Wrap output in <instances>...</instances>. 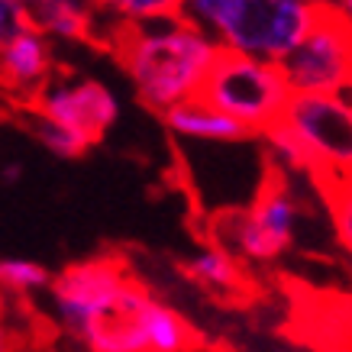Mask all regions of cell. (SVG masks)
Instances as JSON below:
<instances>
[{
  "label": "cell",
  "instance_id": "obj_8",
  "mask_svg": "<svg viewBox=\"0 0 352 352\" xmlns=\"http://www.w3.org/2000/svg\"><path fill=\"white\" fill-rule=\"evenodd\" d=\"M23 107V104H20ZM26 107L39 110L55 123L68 126L72 133L85 139L87 146L104 142L113 123L120 120V100L104 81L87 75H68V78H49L45 87L32 97Z\"/></svg>",
  "mask_w": 352,
  "mask_h": 352
},
{
  "label": "cell",
  "instance_id": "obj_12",
  "mask_svg": "<svg viewBox=\"0 0 352 352\" xmlns=\"http://www.w3.org/2000/svg\"><path fill=\"white\" fill-rule=\"evenodd\" d=\"M300 336L320 352H333L352 342V300L340 294H310L294 307Z\"/></svg>",
  "mask_w": 352,
  "mask_h": 352
},
{
  "label": "cell",
  "instance_id": "obj_11",
  "mask_svg": "<svg viewBox=\"0 0 352 352\" xmlns=\"http://www.w3.org/2000/svg\"><path fill=\"white\" fill-rule=\"evenodd\" d=\"M178 272H182L191 285L210 291V294H220V298L239 300L243 294H249L252 281L245 275V262L236 258L230 249L217 243H207L204 249H197L194 256L182 258L178 262Z\"/></svg>",
  "mask_w": 352,
  "mask_h": 352
},
{
  "label": "cell",
  "instance_id": "obj_9",
  "mask_svg": "<svg viewBox=\"0 0 352 352\" xmlns=\"http://www.w3.org/2000/svg\"><path fill=\"white\" fill-rule=\"evenodd\" d=\"M52 75H55L52 43L36 26H26L13 39L0 45V91L10 97L16 107L30 104Z\"/></svg>",
  "mask_w": 352,
  "mask_h": 352
},
{
  "label": "cell",
  "instance_id": "obj_13",
  "mask_svg": "<svg viewBox=\"0 0 352 352\" xmlns=\"http://www.w3.org/2000/svg\"><path fill=\"white\" fill-rule=\"evenodd\" d=\"M30 26L62 43H97V10L91 0H26Z\"/></svg>",
  "mask_w": 352,
  "mask_h": 352
},
{
  "label": "cell",
  "instance_id": "obj_14",
  "mask_svg": "<svg viewBox=\"0 0 352 352\" xmlns=\"http://www.w3.org/2000/svg\"><path fill=\"white\" fill-rule=\"evenodd\" d=\"M20 110H23V123H26V129L32 133V139H36L45 152H52L55 159H81V155L91 149L78 133H72V129L62 126V123H55L52 117H45V113L26 107V104H23Z\"/></svg>",
  "mask_w": 352,
  "mask_h": 352
},
{
  "label": "cell",
  "instance_id": "obj_7",
  "mask_svg": "<svg viewBox=\"0 0 352 352\" xmlns=\"http://www.w3.org/2000/svg\"><path fill=\"white\" fill-rule=\"evenodd\" d=\"M133 278V268L123 256H91L81 262L65 265L49 281V298H52L55 320L68 336H75L100 307H107Z\"/></svg>",
  "mask_w": 352,
  "mask_h": 352
},
{
  "label": "cell",
  "instance_id": "obj_10",
  "mask_svg": "<svg viewBox=\"0 0 352 352\" xmlns=\"http://www.w3.org/2000/svg\"><path fill=\"white\" fill-rule=\"evenodd\" d=\"M165 129L178 139H191V142H210V146H239V142H252L258 139L249 126H243L239 120L230 113L217 110L214 104H207L201 94L184 97L178 104H171L168 110L159 113Z\"/></svg>",
  "mask_w": 352,
  "mask_h": 352
},
{
  "label": "cell",
  "instance_id": "obj_23",
  "mask_svg": "<svg viewBox=\"0 0 352 352\" xmlns=\"http://www.w3.org/2000/svg\"><path fill=\"white\" fill-rule=\"evenodd\" d=\"M23 3H26V0H23Z\"/></svg>",
  "mask_w": 352,
  "mask_h": 352
},
{
  "label": "cell",
  "instance_id": "obj_21",
  "mask_svg": "<svg viewBox=\"0 0 352 352\" xmlns=\"http://www.w3.org/2000/svg\"><path fill=\"white\" fill-rule=\"evenodd\" d=\"M20 175H23L20 165H10V168H3V178H7V182H16Z\"/></svg>",
  "mask_w": 352,
  "mask_h": 352
},
{
  "label": "cell",
  "instance_id": "obj_18",
  "mask_svg": "<svg viewBox=\"0 0 352 352\" xmlns=\"http://www.w3.org/2000/svg\"><path fill=\"white\" fill-rule=\"evenodd\" d=\"M26 26H30L26 3L23 0H0V45L7 43V39H13Z\"/></svg>",
  "mask_w": 352,
  "mask_h": 352
},
{
  "label": "cell",
  "instance_id": "obj_16",
  "mask_svg": "<svg viewBox=\"0 0 352 352\" xmlns=\"http://www.w3.org/2000/svg\"><path fill=\"white\" fill-rule=\"evenodd\" d=\"M49 281H52V272L36 258H0V291L3 294H16V298L39 294L49 288Z\"/></svg>",
  "mask_w": 352,
  "mask_h": 352
},
{
  "label": "cell",
  "instance_id": "obj_15",
  "mask_svg": "<svg viewBox=\"0 0 352 352\" xmlns=\"http://www.w3.org/2000/svg\"><path fill=\"white\" fill-rule=\"evenodd\" d=\"M97 13H107L117 23H155L182 16L184 0H91Z\"/></svg>",
  "mask_w": 352,
  "mask_h": 352
},
{
  "label": "cell",
  "instance_id": "obj_3",
  "mask_svg": "<svg viewBox=\"0 0 352 352\" xmlns=\"http://www.w3.org/2000/svg\"><path fill=\"white\" fill-rule=\"evenodd\" d=\"M304 204L288 182V171L265 162L262 182L249 207L226 210L210 226V243L230 249L243 262H278L298 243Z\"/></svg>",
  "mask_w": 352,
  "mask_h": 352
},
{
  "label": "cell",
  "instance_id": "obj_1",
  "mask_svg": "<svg viewBox=\"0 0 352 352\" xmlns=\"http://www.w3.org/2000/svg\"><path fill=\"white\" fill-rule=\"evenodd\" d=\"M97 45H107L133 81L139 104L155 113L197 94L220 52V45L184 16L155 23L110 20L107 36Z\"/></svg>",
  "mask_w": 352,
  "mask_h": 352
},
{
  "label": "cell",
  "instance_id": "obj_6",
  "mask_svg": "<svg viewBox=\"0 0 352 352\" xmlns=\"http://www.w3.org/2000/svg\"><path fill=\"white\" fill-rule=\"evenodd\" d=\"M278 68L291 91L352 94V23L336 7L320 3L314 26Z\"/></svg>",
  "mask_w": 352,
  "mask_h": 352
},
{
  "label": "cell",
  "instance_id": "obj_22",
  "mask_svg": "<svg viewBox=\"0 0 352 352\" xmlns=\"http://www.w3.org/2000/svg\"><path fill=\"white\" fill-rule=\"evenodd\" d=\"M333 352H352V342H346V346H340V349H333Z\"/></svg>",
  "mask_w": 352,
  "mask_h": 352
},
{
  "label": "cell",
  "instance_id": "obj_19",
  "mask_svg": "<svg viewBox=\"0 0 352 352\" xmlns=\"http://www.w3.org/2000/svg\"><path fill=\"white\" fill-rule=\"evenodd\" d=\"M0 352H20V342H16V333L3 323V317H0Z\"/></svg>",
  "mask_w": 352,
  "mask_h": 352
},
{
  "label": "cell",
  "instance_id": "obj_20",
  "mask_svg": "<svg viewBox=\"0 0 352 352\" xmlns=\"http://www.w3.org/2000/svg\"><path fill=\"white\" fill-rule=\"evenodd\" d=\"M330 7H336V10H340L342 16L352 23V0H330Z\"/></svg>",
  "mask_w": 352,
  "mask_h": 352
},
{
  "label": "cell",
  "instance_id": "obj_4",
  "mask_svg": "<svg viewBox=\"0 0 352 352\" xmlns=\"http://www.w3.org/2000/svg\"><path fill=\"white\" fill-rule=\"evenodd\" d=\"M278 120L304 149L314 188L352 175V94L291 91Z\"/></svg>",
  "mask_w": 352,
  "mask_h": 352
},
{
  "label": "cell",
  "instance_id": "obj_5",
  "mask_svg": "<svg viewBox=\"0 0 352 352\" xmlns=\"http://www.w3.org/2000/svg\"><path fill=\"white\" fill-rule=\"evenodd\" d=\"M197 94L258 136L262 129L281 117V110L291 97V87L278 62L220 49Z\"/></svg>",
  "mask_w": 352,
  "mask_h": 352
},
{
  "label": "cell",
  "instance_id": "obj_2",
  "mask_svg": "<svg viewBox=\"0 0 352 352\" xmlns=\"http://www.w3.org/2000/svg\"><path fill=\"white\" fill-rule=\"evenodd\" d=\"M320 0H184L182 16L220 49L281 62L314 26Z\"/></svg>",
  "mask_w": 352,
  "mask_h": 352
},
{
  "label": "cell",
  "instance_id": "obj_17",
  "mask_svg": "<svg viewBox=\"0 0 352 352\" xmlns=\"http://www.w3.org/2000/svg\"><path fill=\"white\" fill-rule=\"evenodd\" d=\"M327 210H330L333 220V233H336V243L346 256L352 258V175L349 178H340V182H327L317 184Z\"/></svg>",
  "mask_w": 352,
  "mask_h": 352
}]
</instances>
